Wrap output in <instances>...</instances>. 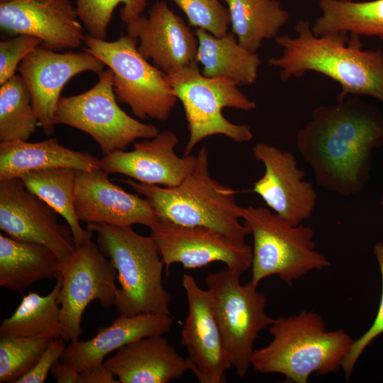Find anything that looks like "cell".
Returning a JSON list of instances; mask_svg holds the SVG:
<instances>
[{
    "instance_id": "1",
    "label": "cell",
    "mask_w": 383,
    "mask_h": 383,
    "mask_svg": "<svg viewBox=\"0 0 383 383\" xmlns=\"http://www.w3.org/2000/svg\"><path fill=\"white\" fill-rule=\"evenodd\" d=\"M296 145L321 187L357 194L369 179L373 151L383 147V112L357 96L318 106L298 131Z\"/></svg>"
},
{
    "instance_id": "2",
    "label": "cell",
    "mask_w": 383,
    "mask_h": 383,
    "mask_svg": "<svg viewBox=\"0 0 383 383\" xmlns=\"http://www.w3.org/2000/svg\"><path fill=\"white\" fill-rule=\"evenodd\" d=\"M296 37L277 35L274 40L282 50L279 57L268 64L279 69L280 79L287 82L311 71L336 82L341 91L336 100L348 96H369L383 104V51L363 50L360 35L332 33L316 36L308 19L294 26Z\"/></svg>"
},
{
    "instance_id": "3",
    "label": "cell",
    "mask_w": 383,
    "mask_h": 383,
    "mask_svg": "<svg viewBox=\"0 0 383 383\" xmlns=\"http://www.w3.org/2000/svg\"><path fill=\"white\" fill-rule=\"evenodd\" d=\"M267 329L272 340L254 350L251 367L294 383H307L313 374L337 372L354 340L343 329L328 331L320 314L306 309L274 318Z\"/></svg>"
},
{
    "instance_id": "4",
    "label": "cell",
    "mask_w": 383,
    "mask_h": 383,
    "mask_svg": "<svg viewBox=\"0 0 383 383\" xmlns=\"http://www.w3.org/2000/svg\"><path fill=\"white\" fill-rule=\"evenodd\" d=\"M118 181L146 198L160 218L184 226L211 228L239 243H245V237L250 234L240 222L243 207L236 201L238 191L211 176L205 146L199 150L194 169L176 187L144 184L133 179Z\"/></svg>"
},
{
    "instance_id": "5",
    "label": "cell",
    "mask_w": 383,
    "mask_h": 383,
    "mask_svg": "<svg viewBox=\"0 0 383 383\" xmlns=\"http://www.w3.org/2000/svg\"><path fill=\"white\" fill-rule=\"evenodd\" d=\"M96 243L111 261L120 284L114 306L123 316L140 313L170 314L171 297L162 282L164 262L150 236L132 227L87 223Z\"/></svg>"
},
{
    "instance_id": "6",
    "label": "cell",
    "mask_w": 383,
    "mask_h": 383,
    "mask_svg": "<svg viewBox=\"0 0 383 383\" xmlns=\"http://www.w3.org/2000/svg\"><path fill=\"white\" fill-rule=\"evenodd\" d=\"M242 218L252 235L250 281L255 284L277 275L292 286L310 272L330 266L316 250L311 227L293 225L269 208L251 205L243 207Z\"/></svg>"
},
{
    "instance_id": "7",
    "label": "cell",
    "mask_w": 383,
    "mask_h": 383,
    "mask_svg": "<svg viewBox=\"0 0 383 383\" xmlns=\"http://www.w3.org/2000/svg\"><path fill=\"white\" fill-rule=\"evenodd\" d=\"M166 78L183 106L189 138L184 155H191L204 138L223 135L235 143L250 141L253 134L247 124H235L222 114L223 108L250 111L256 104L232 80L204 76L198 65L166 74Z\"/></svg>"
},
{
    "instance_id": "8",
    "label": "cell",
    "mask_w": 383,
    "mask_h": 383,
    "mask_svg": "<svg viewBox=\"0 0 383 383\" xmlns=\"http://www.w3.org/2000/svg\"><path fill=\"white\" fill-rule=\"evenodd\" d=\"M138 40L129 35L115 41L84 38V50L99 59L113 72L118 102L128 105L140 119L165 121L178 100L166 73L151 65L138 51Z\"/></svg>"
},
{
    "instance_id": "9",
    "label": "cell",
    "mask_w": 383,
    "mask_h": 383,
    "mask_svg": "<svg viewBox=\"0 0 383 383\" xmlns=\"http://www.w3.org/2000/svg\"><path fill=\"white\" fill-rule=\"evenodd\" d=\"M240 277L226 269L209 273L206 284L228 359L243 378L251 367L255 340L274 318L266 313L267 296L250 280L242 284Z\"/></svg>"
},
{
    "instance_id": "10",
    "label": "cell",
    "mask_w": 383,
    "mask_h": 383,
    "mask_svg": "<svg viewBox=\"0 0 383 383\" xmlns=\"http://www.w3.org/2000/svg\"><path fill=\"white\" fill-rule=\"evenodd\" d=\"M99 77L89 90L60 97L55 115L56 125H66L89 135L104 155L125 150L137 139L152 138L160 133L155 125L143 123L120 108L109 68Z\"/></svg>"
},
{
    "instance_id": "11",
    "label": "cell",
    "mask_w": 383,
    "mask_h": 383,
    "mask_svg": "<svg viewBox=\"0 0 383 383\" xmlns=\"http://www.w3.org/2000/svg\"><path fill=\"white\" fill-rule=\"evenodd\" d=\"M60 270L62 279L57 302L61 338L72 343L83 333L82 316L91 301H98L104 308L114 305L118 289L117 272L91 238L60 262Z\"/></svg>"
},
{
    "instance_id": "12",
    "label": "cell",
    "mask_w": 383,
    "mask_h": 383,
    "mask_svg": "<svg viewBox=\"0 0 383 383\" xmlns=\"http://www.w3.org/2000/svg\"><path fill=\"white\" fill-rule=\"evenodd\" d=\"M150 229L167 270L174 263L196 269L215 262L224 263L240 275L251 268L252 247L211 228L184 226L160 218Z\"/></svg>"
},
{
    "instance_id": "13",
    "label": "cell",
    "mask_w": 383,
    "mask_h": 383,
    "mask_svg": "<svg viewBox=\"0 0 383 383\" xmlns=\"http://www.w3.org/2000/svg\"><path fill=\"white\" fill-rule=\"evenodd\" d=\"M57 213L29 191L21 178L0 181V228L6 235L50 248L60 262L76 249L68 224Z\"/></svg>"
},
{
    "instance_id": "14",
    "label": "cell",
    "mask_w": 383,
    "mask_h": 383,
    "mask_svg": "<svg viewBox=\"0 0 383 383\" xmlns=\"http://www.w3.org/2000/svg\"><path fill=\"white\" fill-rule=\"evenodd\" d=\"M104 67L99 59L84 50L61 53L41 45L24 58L18 70L30 93L39 126L46 135L54 133L55 111L64 86L84 72L99 75Z\"/></svg>"
},
{
    "instance_id": "15",
    "label": "cell",
    "mask_w": 383,
    "mask_h": 383,
    "mask_svg": "<svg viewBox=\"0 0 383 383\" xmlns=\"http://www.w3.org/2000/svg\"><path fill=\"white\" fill-rule=\"evenodd\" d=\"M74 209L78 220L86 223L151 228L160 219L146 198L113 184L101 168L76 170Z\"/></svg>"
},
{
    "instance_id": "16",
    "label": "cell",
    "mask_w": 383,
    "mask_h": 383,
    "mask_svg": "<svg viewBox=\"0 0 383 383\" xmlns=\"http://www.w3.org/2000/svg\"><path fill=\"white\" fill-rule=\"evenodd\" d=\"M252 150L254 158L265 167L263 175L253 183L252 192L293 225L311 218L317 195L313 184L304 180L305 173L299 168L296 157L265 143H257Z\"/></svg>"
},
{
    "instance_id": "17",
    "label": "cell",
    "mask_w": 383,
    "mask_h": 383,
    "mask_svg": "<svg viewBox=\"0 0 383 383\" xmlns=\"http://www.w3.org/2000/svg\"><path fill=\"white\" fill-rule=\"evenodd\" d=\"M0 28L36 37L55 51L79 48L87 35L70 0H0Z\"/></svg>"
},
{
    "instance_id": "18",
    "label": "cell",
    "mask_w": 383,
    "mask_h": 383,
    "mask_svg": "<svg viewBox=\"0 0 383 383\" xmlns=\"http://www.w3.org/2000/svg\"><path fill=\"white\" fill-rule=\"evenodd\" d=\"M182 285L188 303V313L181 331V343L194 367L200 383H223L232 367L224 347L207 289L193 276L184 273Z\"/></svg>"
},
{
    "instance_id": "19",
    "label": "cell",
    "mask_w": 383,
    "mask_h": 383,
    "mask_svg": "<svg viewBox=\"0 0 383 383\" xmlns=\"http://www.w3.org/2000/svg\"><path fill=\"white\" fill-rule=\"evenodd\" d=\"M126 24L127 34L139 40V53L165 73L198 65L196 36L165 1H156L148 16Z\"/></svg>"
},
{
    "instance_id": "20",
    "label": "cell",
    "mask_w": 383,
    "mask_h": 383,
    "mask_svg": "<svg viewBox=\"0 0 383 383\" xmlns=\"http://www.w3.org/2000/svg\"><path fill=\"white\" fill-rule=\"evenodd\" d=\"M177 135L169 130L152 138L134 142L130 151L118 150L100 159V168L122 174L144 184L166 187L177 186L194 169L196 155L178 156Z\"/></svg>"
},
{
    "instance_id": "21",
    "label": "cell",
    "mask_w": 383,
    "mask_h": 383,
    "mask_svg": "<svg viewBox=\"0 0 383 383\" xmlns=\"http://www.w3.org/2000/svg\"><path fill=\"white\" fill-rule=\"evenodd\" d=\"M104 364L119 383H167L194 367L163 335L145 337L116 351Z\"/></svg>"
},
{
    "instance_id": "22",
    "label": "cell",
    "mask_w": 383,
    "mask_h": 383,
    "mask_svg": "<svg viewBox=\"0 0 383 383\" xmlns=\"http://www.w3.org/2000/svg\"><path fill=\"white\" fill-rule=\"evenodd\" d=\"M172 324L170 314L120 315L109 326L99 328L92 338L70 343L60 360L80 372L104 363L108 355L132 342L145 337L164 335L170 331Z\"/></svg>"
},
{
    "instance_id": "23",
    "label": "cell",
    "mask_w": 383,
    "mask_h": 383,
    "mask_svg": "<svg viewBox=\"0 0 383 383\" xmlns=\"http://www.w3.org/2000/svg\"><path fill=\"white\" fill-rule=\"evenodd\" d=\"M52 167L91 170L100 168V159L89 152L68 148L56 138L35 143L0 142V181Z\"/></svg>"
},
{
    "instance_id": "24",
    "label": "cell",
    "mask_w": 383,
    "mask_h": 383,
    "mask_svg": "<svg viewBox=\"0 0 383 383\" xmlns=\"http://www.w3.org/2000/svg\"><path fill=\"white\" fill-rule=\"evenodd\" d=\"M57 255L45 245L0 234V286L18 293L61 274Z\"/></svg>"
},
{
    "instance_id": "25",
    "label": "cell",
    "mask_w": 383,
    "mask_h": 383,
    "mask_svg": "<svg viewBox=\"0 0 383 383\" xmlns=\"http://www.w3.org/2000/svg\"><path fill=\"white\" fill-rule=\"evenodd\" d=\"M199 46L197 63L203 65L201 74L210 78H226L238 86L251 85L258 77L261 60L257 52L239 44L233 32L216 37L196 28Z\"/></svg>"
},
{
    "instance_id": "26",
    "label": "cell",
    "mask_w": 383,
    "mask_h": 383,
    "mask_svg": "<svg viewBox=\"0 0 383 383\" xmlns=\"http://www.w3.org/2000/svg\"><path fill=\"white\" fill-rule=\"evenodd\" d=\"M321 14L311 26L316 36L346 33L383 40V0H318Z\"/></svg>"
},
{
    "instance_id": "27",
    "label": "cell",
    "mask_w": 383,
    "mask_h": 383,
    "mask_svg": "<svg viewBox=\"0 0 383 383\" xmlns=\"http://www.w3.org/2000/svg\"><path fill=\"white\" fill-rule=\"evenodd\" d=\"M62 274L52 291L45 296L29 292L13 313L3 320L0 337L61 338L60 309L57 296Z\"/></svg>"
},
{
    "instance_id": "28",
    "label": "cell",
    "mask_w": 383,
    "mask_h": 383,
    "mask_svg": "<svg viewBox=\"0 0 383 383\" xmlns=\"http://www.w3.org/2000/svg\"><path fill=\"white\" fill-rule=\"evenodd\" d=\"M230 13L232 32L238 42L257 52L265 39L276 38L289 19L278 0H224Z\"/></svg>"
},
{
    "instance_id": "29",
    "label": "cell",
    "mask_w": 383,
    "mask_h": 383,
    "mask_svg": "<svg viewBox=\"0 0 383 383\" xmlns=\"http://www.w3.org/2000/svg\"><path fill=\"white\" fill-rule=\"evenodd\" d=\"M76 170L52 167L23 174L25 187L44 201L65 218L71 228L76 247L92 237V232L84 229L74 209Z\"/></svg>"
},
{
    "instance_id": "30",
    "label": "cell",
    "mask_w": 383,
    "mask_h": 383,
    "mask_svg": "<svg viewBox=\"0 0 383 383\" xmlns=\"http://www.w3.org/2000/svg\"><path fill=\"white\" fill-rule=\"evenodd\" d=\"M38 126L28 89L15 74L0 87V141L28 140Z\"/></svg>"
},
{
    "instance_id": "31",
    "label": "cell",
    "mask_w": 383,
    "mask_h": 383,
    "mask_svg": "<svg viewBox=\"0 0 383 383\" xmlns=\"http://www.w3.org/2000/svg\"><path fill=\"white\" fill-rule=\"evenodd\" d=\"M52 339L0 337V382L16 383L33 369Z\"/></svg>"
},
{
    "instance_id": "32",
    "label": "cell",
    "mask_w": 383,
    "mask_h": 383,
    "mask_svg": "<svg viewBox=\"0 0 383 383\" xmlns=\"http://www.w3.org/2000/svg\"><path fill=\"white\" fill-rule=\"evenodd\" d=\"M120 4L121 18L126 23L142 15L147 4L146 0H77L75 8L88 35L106 40L113 11Z\"/></svg>"
},
{
    "instance_id": "33",
    "label": "cell",
    "mask_w": 383,
    "mask_h": 383,
    "mask_svg": "<svg viewBox=\"0 0 383 383\" xmlns=\"http://www.w3.org/2000/svg\"><path fill=\"white\" fill-rule=\"evenodd\" d=\"M170 1L185 13L190 26L204 29L216 37L228 33L229 11L218 0Z\"/></svg>"
},
{
    "instance_id": "34",
    "label": "cell",
    "mask_w": 383,
    "mask_h": 383,
    "mask_svg": "<svg viewBox=\"0 0 383 383\" xmlns=\"http://www.w3.org/2000/svg\"><path fill=\"white\" fill-rule=\"evenodd\" d=\"M373 252L378 262L382 277V294L376 317L369 328L359 338L353 340L350 351L345 357L341 369L346 380H350L355 364L366 348L383 333V243L377 242L373 246Z\"/></svg>"
},
{
    "instance_id": "35",
    "label": "cell",
    "mask_w": 383,
    "mask_h": 383,
    "mask_svg": "<svg viewBox=\"0 0 383 383\" xmlns=\"http://www.w3.org/2000/svg\"><path fill=\"white\" fill-rule=\"evenodd\" d=\"M42 44L40 39L17 35L0 42V85L13 77L24 58Z\"/></svg>"
},
{
    "instance_id": "36",
    "label": "cell",
    "mask_w": 383,
    "mask_h": 383,
    "mask_svg": "<svg viewBox=\"0 0 383 383\" xmlns=\"http://www.w3.org/2000/svg\"><path fill=\"white\" fill-rule=\"evenodd\" d=\"M66 348L62 338L52 340L38 362L16 383H43L53 365L60 360Z\"/></svg>"
},
{
    "instance_id": "37",
    "label": "cell",
    "mask_w": 383,
    "mask_h": 383,
    "mask_svg": "<svg viewBox=\"0 0 383 383\" xmlns=\"http://www.w3.org/2000/svg\"><path fill=\"white\" fill-rule=\"evenodd\" d=\"M77 383H119L117 377L104 364L91 366L79 373Z\"/></svg>"
},
{
    "instance_id": "38",
    "label": "cell",
    "mask_w": 383,
    "mask_h": 383,
    "mask_svg": "<svg viewBox=\"0 0 383 383\" xmlns=\"http://www.w3.org/2000/svg\"><path fill=\"white\" fill-rule=\"evenodd\" d=\"M79 373L60 360L57 361L50 370V374L57 383H77Z\"/></svg>"
},
{
    "instance_id": "39",
    "label": "cell",
    "mask_w": 383,
    "mask_h": 383,
    "mask_svg": "<svg viewBox=\"0 0 383 383\" xmlns=\"http://www.w3.org/2000/svg\"><path fill=\"white\" fill-rule=\"evenodd\" d=\"M380 206L383 209V197L382 198L381 201H380Z\"/></svg>"
}]
</instances>
